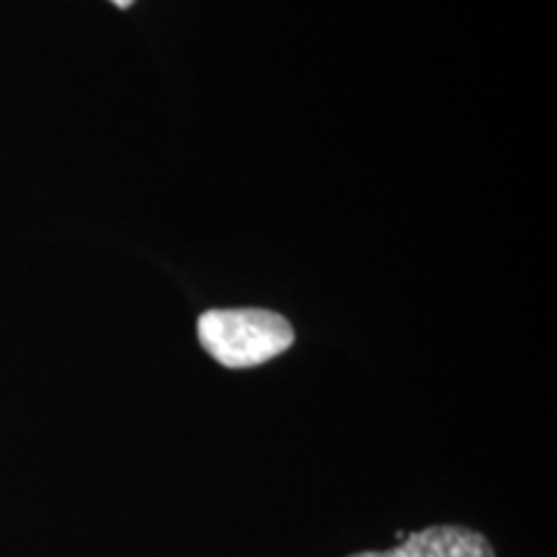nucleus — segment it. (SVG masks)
I'll list each match as a JSON object with an SVG mask.
<instances>
[{
    "instance_id": "obj_1",
    "label": "nucleus",
    "mask_w": 557,
    "mask_h": 557,
    "mask_svg": "<svg viewBox=\"0 0 557 557\" xmlns=\"http://www.w3.org/2000/svg\"><path fill=\"white\" fill-rule=\"evenodd\" d=\"M199 344L227 369L267 364L295 344L289 320L271 310H209L197 323Z\"/></svg>"
},
{
    "instance_id": "obj_2",
    "label": "nucleus",
    "mask_w": 557,
    "mask_h": 557,
    "mask_svg": "<svg viewBox=\"0 0 557 557\" xmlns=\"http://www.w3.org/2000/svg\"><path fill=\"white\" fill-rule=\"evenodd\" d=\"M348 557H496L483 534L465 527H431L408 534L398 547L385 553H357Z\"/></svg>"
},
{
    "instance_id": "obj_3",
    "label": "nucleus",
    "mask_w": 557,
    "mask_h": 557,
    "mask_svg": "<svg viewBox=\"0 0 557 557\" xmlns=\"http://www.w3.org/2000/svg\"><path fill=\"white\" fill-rule=\"evenodd\" d=\"M111 3H114V5H120V9H129V5L135 3V0H111Z\"/></svg>"
}]
</instances>
